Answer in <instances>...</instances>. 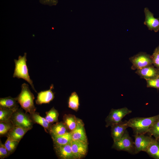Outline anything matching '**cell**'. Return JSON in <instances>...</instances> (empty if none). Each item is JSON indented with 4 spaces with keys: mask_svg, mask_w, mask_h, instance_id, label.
I'll list each match as a JSON object with an SVG mask.
<instances>
[{
    "mask_svg": "<svg viewBox=\"0 0 159 159\" xmlns=\"http://www.w3.org/2000/svg\"><path fill=\"white\" fill-rule=\"evenodd\" d=\"M29 117L34 123H37L42 126L45 131L49 133L52 124L48 122L45 118L41 116L39 112H34L30 113Z\"/></svg>",
    "mask_w": 159,
    "mask_h": 159,
    "instance_id": "cell-16",
    "label": "cell"
},
{
    "mask_svg": "<svg viewBox=\"0 0 159 159\" xmlns=\"http://www.w3.org/2000/svg\"><path fill=\"white\" fill-rule=\"evenodd\" d=\"M135 73L141 78L146 80L153 78L158 75L157 69L153 64L137 69Z\"/></svg>",
    "mask_w": 159,
    "mask_h": 159,
    "instance_id": "cell-15",
    "label": "cell"
},
{
    "mask_svg": "<svg viewBox=\"0 0 159 159\" xmlns=\"http://www.w3.org/2000/svg\"><path fill=\"white\" fill-rule=\"evenodd\" d=\"M158 69V75H159V69Z\"/></svg>",
    "mask_w": 159,
    "mask_h": 159,
    "instance_id": "cell-34",
    "label": "cell"
},
{
    "mask_svg": "<svg viewBox=\"0 0 159 159\" xmlns=\"http://www.w3.org/2000/svg\"><path fill=\"white\" fill-rule=\"evenodd\" d=\"M132 63L131 69L137 70L153 64L151 56L143 52L134 55L129 59Z\"/></svg>",
    "mask_w": 159,
    "mask_h": 159,
    "instance_id": "cell-7",
    "label": "cell"
},
{
    "mask_svg": "<svg viewBox=\"0 0 159 159\" xmlns=\"http://www.w3.org/2000/svg\"><path fill=\"white\" fill-rule=\"evenodd\" d=\"M112 148L117 151H123L131 154H136L134 142L126 130L119 140L114 142Z\"/></svg>",
    "mask_w": 159,
    "mask_h": 159,
    "instance_id": "cell-4",
    "label": "cell"
},
{
    "mask_svg": "<svg viewBox=\"0 0 159 159\" xmlns=\"http://www.w3.org/2000/svg\"><path fill=\"white\" fill-rule=\"evenodd\" d=\"M147 133L149 136H153L155 139L159 138V117Z\"/></svg>",
    "mask_w": 159,
    "mask_h": 159,
    "instance_id": "cell-28",
    "label": "cell"
},
{
    "mask_svg": "<svg viewBox=\"0 0 159 159\" xmlns=\"http://www.w3.org/2000/svg\"><path fill=\"white\" fill-rule=\"evenodd\" d=\"M45 118L49 123L52 124L58 121L59 113L57 110L54 107H52L48 111L46 112Z\"/></svg>",
    "mask_w": 159,
    "mask_h": 159,
    "instance_id": "cell-24",
    "label": "cell"
},
{
    "mask_svg": "<svg viewBox=\"0 0 159 159\" xmlns=\"http://www.w3.org/2000/svg\"><path fill=\"white\" fill-rule=\"evenodd\" d=\"M14 126L11 121H0V135H6L8 132Z\"/></svg>",
    "mask_w": 159,
    "mask_h": 159,
    "instance_id": "cell-25",
    "label": "cell"
},
{
    "mask_svg": "<svg viewBox=\"0 0 159 159\" xmlns=\"http://www.w3.org/2000/svg\"><path fill=\"white\" fill-rule=\"evenodd\" d=\"M145 19L144 22L148 29L157 32L159 30V19L154 17L153 14L151 12L148 8H145L144 9Z\"/></svg>",
    "mask_w": 159,
    "mask_h": 159,
    "instance_id": "cell-10",
    "label": "cell"
},
{
    "mask_svg": "<svg viewBox=\"0 0 159 159\" xmlns=\"http://www.w3.org/2000/svg\"><path fill=\"white\" fill-rule=\"evenodd\" d=\"M72 140H79L87 142L84 124L82 120L78 118L77 125L75 129L71 132Z\"/></svg>",
    "mask_w": 159,
    "mask_h": 159,
    "instance_id": "cell-13",
    "label": "cell"
},
{
    "mask_svg": "<svg viewBox=\"0 0 159 159\" xmlns=\"http://www.w3.org/2000/svg\"><path fill=\"white\" fill-rule=\"evenodd\" d=\"M69 132L63 122H61L52 124L49 133L52 138L63 135Z\"/></svg>",
    "mask_w": 159,
    "mask_h": 159,
    "instance_id": "cell-17",
    "label": "cell"
},
{
    "mask_svg": "<svg viewBox=\"0 0 159 159\" xmlns=\"http://www.w3.org/2000/svg\"><path fill=\"white\" fill-rule=\"evenodd\" d=\"M127 121L122 120L111 126V135L114 142L120 139L127 128L129 127L127 125Z\"/></svg>",
    "mask_w": 159,
    "mask_h": 159,
    "instance_id": "cell-11",
    "label": "cell"
},
{
    "mask_svg": "<svg viewBox=\"0 0 159 159\" xmlns=\"http://www.w3.org/2000/svg\"><path fill=\"white\" fill-rule=\"evenodd\" d=\"M132 112L131 110L126 107L118 109H112L105 119V126L107 127L122 120L126 115Z\"/></svg>",
    "mask_w": 159,
    "mask_h": 159,
    "instance_id": "cell-6",
    "label": "cell"
},
{
    "mask_svg": "<svg viewBox=\"0 0 159 159\" xmlns=\"http://www.w3.org/2000/svg\"><path fill=\"white\" fill-rule=\"evenodd\" d=\"M10 155L4 144L0 140V158L4 159L8 157Z\"/></svg>",
    "mask_w": 159,
    "mask_h": 159,
    "instance_id": "cell-31",
    "label": "cell"
},
{
    "mask_svg": "<svg viewBox=\"0 0 159 159\" xmlns=\"http://www.w3.org/2000/svg\"><path fill=\"white\" fill-rule=\"evenodd\" d=\"M10 120L14 126L21 127L28 131L32 128L34 124L29 115L21 109H18L13 113Z\"/></svg>",
    "mask_w": 159,
    "mask_h": 159,
    "instance_id": "cell-5",
    "label": "cell"
},
{
    "mask_svg": "<svg viewBox=\"0 0 159 159\" xmlns=\"http://www.w3.org/2000/svg\"><path fill=\"white\" fill-rule=\"evenodd\" d=\"M4 145L10 154L13 153L16 149L19 142L7 137Z\"/></svg>",
    "mask_w": 159,
    "mask_h": 159,
    "instance_id": "cell-27",
    "label": "cell"
},
{
    "mask_svg": "<svg viewBox=\"0 0 159 159\" xmlns=\"http://www.w3.org/2000/svg\"><path fill=\"white\" fill-rule=\"evenodd\" d=\"M18 102L15 98L10 96L0 99V108L10 109L14 111L19 109Z\"/></svg>",
    "mask_w": 159,
    "mask_h": 159,
    "instance_id": "cell-19",
    "label": "cell"
},
{
    "mask_svg": "<svg viewBox=\"0 0 159 159\" xmlns=\"http://www.w3.org/2000/svg\"><path fill=\"white\" fill-rule=\"evenodd\" d=\"M39 1L42 4L51 6L56 5L58 2V0H39Z\"/></svg>",
    "mask_w": 159,
    "mask_h": 159,
    "instance_id": "cell-32",
    "label": "cell"
},
{
    "mask_svg": "<svg viewBox=\"0 0 159 159\" xmlns=\"http://www.w3.org/2000/svg\"><path fill=\"white\" fill-rule=\"evenodd\" d=\"M55 153L58 158L62 159H75L71 147V142L60 146H54Z\"/></svg>",
    "mask_w": 159,
    "mask_h": 159,
    "instance_id": "cell-12",
    "label": "cell"
},
{
    "mask_svg": "<svg viewBox=\"0 0 159 159\" xmlns=\"http://www.w3.org/2000/svg\"><path fill=\"white\" fill-rule=\"evenodd\" d=\"M54 146L64 145L70 143L72 140L71 132L63 135L52 138Z\"/></svg>",
    "mask_w": 159,
    "mask_h": 159,
    "instance_id": "cell-20",
    "label": "cell"
},
{
    "mask_svg": "<svg viewBox=\"0 0 159 159\" xmlns=\"http://www.w3.org/2000/svg\"><path fill=\"white\" fill-rule=\"evenodd\" d=\"M134 136L136 154L142 151L145 152L153 139L151 136L145 134H134Z\"/></svg>",
    "mask_w": 159,
    "mask_h": 159,
    "instance_id": "cell-9",
    "label": "cell"
},
{
    "mask_svg": "<svg viewBox=\"0 0 159 159\" xmlns=\"http://www.w3.org/2000/svg\"><path fill=\"white\" fill-rule=\"evenodd\" d=\"M78 118L71 114H65L63 118V122L70 132L73 131L77 124Z\"/></svg>",
    "mask_w": 159,
    "mask_h": 159,
    "instance_id": "cell-22",
    "label": "cell"
},
{
    "mask_svg": "<svg viewBox=\"0 0 159 159\" xmlns=\"http://www.w3.org/2000/svg\"><path fill=\"white\" fill-rule=\"evenodd\" d=\"M80 106L79 98L77 93L74 92L69 97L68 100V107L77 111Z\"/></svg>",
    "mask_w": 159,
    "mask_h": 159,
    "instance_id": "cell-23",
    "label": "cell"
},
{
    "mask_svg": "<svg viewBox=\"0 0 159 159\" xmlns=\"http://www.w3.org/2000/svg\"><path fill=\"white\" fill-rule=\"evenodd\" d=\"M159 117V114L150 117H133L127 121V125L132 129L134 134L145 135Z\"/></svg>",
    "mask_w": 159,
    "mask_h": 159,
    "instance_id": "cell-1",
    "label": "cell"
},
{
    "mask_svg": "<svg viewBox=\"0 0 159 159\" xmlns=\"http://www.w3.org/2000/svg\"><path fill=\"white\" fill-rule=\"evenodd\" d=\"M15 111L10 109L0 108V121H10L11 116Z\"/></svg>",
    "mask_w": 159,
    "mask_h": 159,
    "instance_id": "cell-26",
    "label": "cell"
},
{
    "mask_svg": "<svg viewBox=\"0 0 159 159\" xmlns=\"http://www.w3.org/2000/svg\"><path fill=\"white\" fill-rule=\"evenodd\" d=\"M26 53H25L23 56H19L18 59H14L15 68L13 74V77L22 78L28 82L31 85L32 89L37 92L30 79L28 73V69L26 65Z\"/></svg>",
    "mask_w": 159,
    "mask_h": 159,
    "instance_id": "cell-3",
    "label": "cell"
},
{
    "mask_svg": "<svg viewBox=\"0 0 159 159\" xmlns=\"http://www.w3.org/2000/svg\"><path fill=\"white\" fill-rule=\"evenodd\" d=\"M54 88V85L52 84L50 86L49 90L41 91L38 93L37 99L35 101L36 104L40 105L48 104L52 101L54 97V93L52 90Z\"/></svg>",
    "mask_w": 159,
    "mask_h": 159,
    "instance_id": "cell-14",
    "label": "cell"
},
{
    "mask_svg": "<svg viewBox=\"0 0 159 159\" xmlns=\"http://www.w3.org/2000/svg\"><path fill=\"white\" fill-rule=\"evenodd\" d=\"M88 142L72 140L71 142L72 152L75 159H80L86 155L88 151Z\"/></svg>",
    "mask_w": 159,
    "mask_h": 159,
    "instance_id": "cell-8",
    "label": "cell"
},
{
    "mask_svg": "<svg viewBox=\"0 0 159 159\" xmlns=\"http://www.w3.org/2000/svg\"><path fill=\"white\" fill-rule=\"evenodd\" d=\"M21 92L15 98L16 101L26 112L30 114L35 112L36 108L34 102L35 98L30 90L28 85L24 83L21 86Z\"/></svg>",
    "mask_w": 159,
    "mask_h": 159,
    "instance_id": "cell-2",
    "label": "cell"
},
{
    "mask_svg": "<svg viewBox=\"0 0 159 159\" xmlns=\"http://www.w3.org/2000/svg\"><path fill=\"white\" fill-rule=\"evenodd\" d=\"M159 51V46L156 48Z\"/></svg>",
    "mask_w": 159,
    "mask_h": 159,
    "instance_id": "cell-33",
    "label": "cell"
},
{
    "mask_svg": "<svg viewBox=\"0 0 159 159\" xmlns=\"http://www.w3.org/2000/svg\"><path fill=\"white\" fill-rule=\"evenodd\" d=\"M28 131L27 130L21 127L14 126L8 132L6 136L19 142Z\"/></svg>",
    "mask_w": 159,
    "mask_h": 159,
    "instance_id": "cell-18",
    "label": "cell"
},
{
    "mask_svg": "<svg viewBox=\"0 0 159 159\" xmlns=\"http://www.w3.org/2000/svg\"><path fill=\"white\" fill-rule=\"evenodd\" d=\"M145 152L151 157L159 159V141L153 138Z\"/></svg>",
    "mask_w": 159,
    "mask_h": 159,
    "instance_id": "cell-21",
    "label": "cell"
},
{
    "mask_svg": "<svg viewBox=\"0 0 159 159\" xmlns=\"http://www.w3.org/2000/svg\"><path fill=\"white\" fill-rule=\"evenodd\" d=\"M148 87H152L159 89V75L150 79L146 80Z\"/></svg>",
    "mask_w": 159,
    "mask_h": 159,
    "instance_id": "cell-29",
    "label": "cell"
},
{
    "mask_svg": "<svg viewBox=\"0 0 159 159\" xmlns=\"http://www.w3.org/2000/svg\"><path fill=\"white\" fill-rule=\"evenodd\" d=\"M153 64L159 69V51L156 48L151 56Z\"/></svg>",
    "mask_w": 159,
    "mask_h": 159,
    "instance_id": "cell-30",
    "label": "cell"
},
{
    "mask_svg": "<svg viewBox=\"0 0 159 159\" xmlns=\"http://www.w3.org/2000/svg\"><path fill=\"white\" fill-rule=\"evenodd\" d=\"M157 140H158L159 141V138Z\"/></svg>",
    "mask_w": 159,
    "mask_h": 159,
    "instance_id": "cell-35",
    "label": "cell"
}]
</instances>
